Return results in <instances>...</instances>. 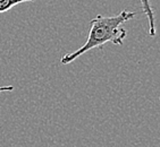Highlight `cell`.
<instances>
[{
  "mask_svg": "<svg viewBox=\"0 0 160 147\" xmlns=\"http://www.w3.org/2000/svg\"><path fill=\"white\" fill-rule=\"evenodd\" d=\"M135 16V12L123 10L118 15L109 16V17L99 15L91 19L89 35L85 43L81 48L75 50L74 52L65 55L60 59V64H69L84 53L100 48L108 42L116 45H122L124 43V39L126 37V30L123 27V25Z\"/></svg>",
  "mask_w": 160,
  "mask_h": 147,
  "instance_id": "obj_1",
  "label": "cell"
},
{
  "mask_svg": "<svg viewBox=\"0 0 160 147\" xmlns=\"http://www.w3.org/2000/svg\"><path fill=\"white\" fill-rule=\"evenodd\" d=\"M140 1H141L142 8H143V12H144L147 18H148L149 34L151 36H154L156 35V19H154L153 10L151 8L150 0H140Z\"/></svg>",
  "mask_w": 160,
  "mask_h": 147,
  "instance_id": "obj_2",
  "label": "cell"
},
{
  "mask_svg": "<svg viewBox=\"0 0 160 147\" xmlns=\"http://www.w3.org/2000/svg\"><path fill=\"white\" fill-rule=\"evenodd\" d=\"M33 0H0V14L10 10L12 7L17 6L22 2H28Z\"/></svg>",
  "mask_w": 160,
  "mask_h": 147,
  "instance_id": "obj_3",
  "label": "cell"
},
{
  "mask_svg": "<svg viewBox=\"0 0 160 147\" xmlns=\"http://www.w3.org/2000/svg\"><path fill=\"white\" fill-rule=\"evenodd\" d=\"M14 91V86L8 85V86H0V93H5V92H12Z\"/></svg>",
  "mask_w": 160,
  "mask_h": 147,
  "instance_id": "obj_4",
  "label": "cell"
}]
</instances>
